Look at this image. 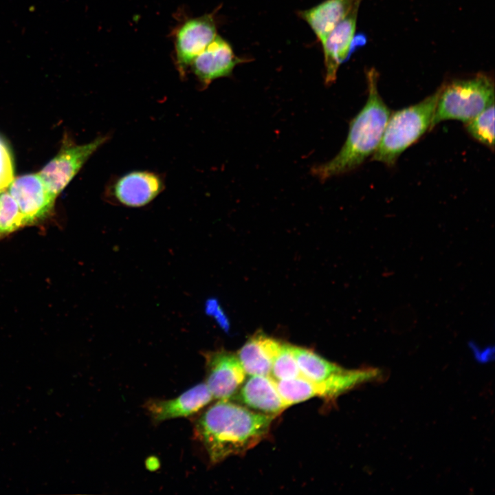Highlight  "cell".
Instances as JSON below:
<instances>
[{"label":"cell","instance_id":"6da1fadb","mask_svg":"<svg viewBox=\"0 0 495 495\" xmlns=\"http://www.w3.org/2000/svg\"><path fill=\"white\" fill-rule=\"evenodd\" d=\"M275 417L231 400H218L199 415L193 433L210 462L217 464L256 446L268 434Z\"/></svg>","mask_w":495,"mask_h":495},{"label":"cell","instance_id":"7a4b0ae2","mask_svg":"<svg viewBox=\"0 0 495 495\" xmlns=\"http://www.w3.org/2000/svg\"><path fill=\"white\" fill-rule=\"evenodd\" d=\"M377 73L366 72L368 98L360 111L351 120L344 144L329 161L314 165L311 175L324 182L358 168L377 148L390 115L377 89Z\"/></svg>","mask_w":495,"mask_h":495},{"label":"cell","instance_id":"3957f363","mask_svg":"<svg viewBox=\"0 0 495 495\" xmlns=\"http://www.w3.org/2000/svg\"><path fill=\"white\" fill-rule=\"evenodd\" d=\"M439 92L438 89L419 103L390 113L373 160L394 166L401 154L430 129Z\"/></svg>","mask_w":495,"mask_h":495},{"label":"cell","instance_id":"277c9868","mask_svg":"<svg viewBox=\"0 0 495 495\" xmlns=\"http://www.w3.org/2000/svg\"><path fill=\"white\" fill-rule=\"evenodd\" d=\"M439 90L430 129L449 120L465 123L494 102V80L484 74L453 80L442 85Z\"/></svg>","mask_w":495,"mask_h":495},{"label":"cell","instance_id":"5b68a950","mask_svg":"<svg viewBox=\"0 0 495 495\" xmlns=\"http://www.w3.org/2000/svg\"><path fill=\"white\" fill-rule=\"evenodd\" d=\"M165 188L164 177L150 170H133L112 178L104 188V199L115 205L141 208Z\"/></svg>","mask_w":495,"mask_h":495},{"label":"cell","instance_id":"8992f818","mask_svg":"<svg viewBox=\"0 0 495 495\" xmlns=\"http://www.w3.org/2000/svg\"><path fill=\"white\" fill-rule=\"evenodd\" d=\"M109 138V135H103L87 144L67 145L38 172L52 196L57 197L90 157Z\"/></svg>","mask_w":495,"mask_h":495},{"label":"cell","instance_id":"52a82bcc","mask_svg":"<svg viewBox=\"0 0 495 495\" xmlns=\"http://www.w3.org/2000/svg\"><path fill=\"white\" fill-rule=\"evenodd\" d=\"M206 381L213 399L231 400L245 380L246 373L237 356L225 350L207 351Z\"/></svg>","mask_w":495,"mask_h":495},{"label":"cell","instance_id":"ba28073f","mask_svg":"<svg viewBox=\"0 0 495 495\" xmlns=\"http://www.w3.org/2000/svg\"><path fill=\"white\" fill-rule=\"evenodd\" d=\"M6 190L16 202L28 225L48 216L56 199L47 190L38 173L14 178Z\"/></svg>","mask_w":495,"mask_h":495},{"label":"cell","instance_id":"9c48e42d","mask_svg":"<svg viewBox=\"0 0 495 495\" xmlns=\"http://www.w3.org/2000/svg\"><path fill=\"white\" fill-rule=\"evenodd\" d=\"M217 36L215 21L209 14L188 19L180 25L175 33V46L177 65L182 74Z\"/></svg>","mask_w":495,"mask_h":495},{"label":"cell","instance_id":"30bf717a","mask_svg":"<svg viewBox=\"0 0 495 495\" xmlns=\"http://www.w3.org/2000/svg\"><path fill=\"white\" fill-rule=\"evenodd\" d=\"M213 399L205 382L196 384L179 396L169 399H150L144 405L154 424L188 417L204 409Z\"/></svg>","mask_w":495,"mask_h":495},{"label":"cell","instance_id":"8fae6325","mask_svg":"<svg viewBox=\"0 0 495 495\" xmlns=\"http://www.w3.org/2000/svg\"><path fill=\"white\" fill-rule=\"evenodd\" d=\"M244 61L235 55L231 45L220 36L191 62L189 67L204 88L214 80L230 76L234 67Z\"/></svg>","mask_w":495,"mask_h":495},{"label":"cell","instance_id":"7c38bea8","mask_svg":"<svg viewBox=\"0 0 495 495\" xmlns=\"http://www.w3.org/2000/svg\"><path fill=\"white\" fill-rule=\"evenodd\" d=\"M231 400L255 412L274 417L287 408L270 375H249Z\"/></svg>","mask_w":495,"mask_h":495},{"label":"cell","instance_id":"4fadbf2b","mask_svg":"<svg viewBox=\"0 0 495 495\" xmlns=\"http://www.w3.org/2000/svg\"><path fill=\"white\" fill-rule=\"evenodd\" d=\"M359 6H355L322 43L325 67L324 83L327 86H331L336 82L340 65L351 53Z\"/></svg>","mask_w":495,"mask_h":495},{"label":"cell","instance_id":"5bb4252c","mask_svg":"<svg viewBox=\"0 0 495 495\" xmlns=\"http://www.w3.org/2000/svg\"><path fill=\"white\" fill-rule=\"evenodd\" d=\"M374 369H344L320 382H312L302 377L300 383V395L302 402L315 397L333 399L354 386L377 377Z\"/></svg>","mask_w":495,"mask_h":495},{"label":"cell","instance_id":"9a60e30c","mask_svg":"<svg viewBox=\"0 0 495 495\" xmlns=\"http://www.w3.org/2000/svg\"><path fill=\"white\" fill-rule=\"evenodd\" d=\"M282 344L262 333L250 338L236 355L246 374L270 375L273 362Z\"/></svg>","mask_w":495,"mask_h":495},{"label":"cell","instance_id":"2e32d148","mask_svg":"<svg viewBox=\"0 0 495 495\" xmlns=\"http://www.w3.org/2000/svg\"><path fill=\"white\" fill-rule=\"evenodd\" d=\"M361 0H325L298 13L316 35L321 44L329 33Z\"/></svg>","mask_w":495,"mask_h":495},{"label":"cell","instance_id":"e0dca14e","mask_svg":"<svg viewBox=\"0 0 495 495\" xmlns=\"http://www.w3.org/2000/svg\"><path fill=\"white\" fill-rule=\"evenodd\" d=\"M292 350L301 377L308 380L320 382L344 369L309 349L292 346Z\"/></svg>","mask_w":495,"mask_h":495},{"label":"cell","instance_id":"ac0fdd59","mask_svg":"<svg viewBox=\"0 0 495 495\" xmlns=\"http://www.w3.org/2000/svg\"><path fill=\"white\" fill-rule=\"evenodd\" d=\"M467 132L478 142L494 151V102L465 123Z\"/></svg>","mask_w":495,"mask_h":495},{"label":"cell","instance_id":"d6986e66","mask_svg":"<svg viewBox=\"0 0 495 495\" xmlns=\"http://www.w3.org/2000/svg\"><path fill=\"white\" fill-rule=\"evenodd\" d=\"M28 226L15 200L7 190L0 192V238Z\"/></svg>","mask_w":495,"mask_h":495},{"label":"cell","instance_id":"ffe728a7","mask_svg":"<svg viewBox=\"0 0 495 495\" xmlns=\"http://www.w3.org/2000/svg\"><path fill=\"white\" fill-rule=\"evenodd\" d=\"M270 376L276 381L290 380L301 376L292 345L282 344L273 362Z\"/></svg>","mask_w":495,"mask_h":495},{"label":"cell","instance_id":"44dd1931","mask_svg":"<svg viewBox=\"0 0 495 495\" xmlns=\"http://www.w3.org/2000/svg\"><path fill=\"white\" fill-rule=\"evenodd\" d=\"M14 164L11 153L0 138V192L6 190L14 179Z\"/></svg>","mask_w":495,"mask_h":495}]
</instances>
